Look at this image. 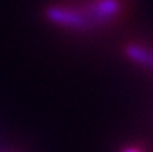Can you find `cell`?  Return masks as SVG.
<instances>
[{"label":"cell","mask_w":153,"mask_h":152,"mask_svg":"<svg viewBox=\"0 0 153 152\" xmlns=\"http://www.w3.org/2000/svg\"><path fill=\"white\" fill-rule=\"evenodd\" d=\"M126 152H134V151H126Z\"/></svg>","instance_id":"6da1fadb"}]
</instances>
